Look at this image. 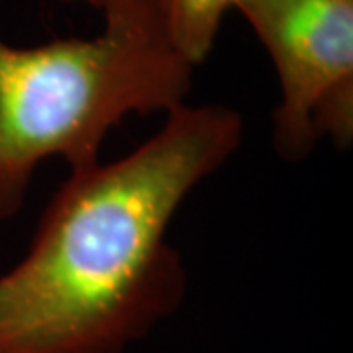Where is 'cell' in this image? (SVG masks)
Returning a JSON list of instances; mask_svg holds the SVG:
<instances>
[{
	"label": "cell",
	"instance_id": "3957f363",
	"mask_svg": "<svg viewBox=\"0 0 353 353\" xmlns=\"http://www.w3.org/2000/svg\"><path fill=\"white\" fill-rule=\"evenodd\" d=\"M269 53L281 85L273 141L301 161L324 138L353 139V0H232Z\"/></svg>",
	"mask_w": 353,
	"mask_h": 353
},
{
	"label": "cell",
	"instance_id": "5b68a950",
	"mask_svg": "<svg viewBox=\"0 0 353 353\" xmlns=\"http://www.w3.org/2000/svg\"><path fill=\"white\" fill-rule=\"evenodd\" d=\"M59 2H85L88 6H94L97 8V0H59Z\"/></svg>",
	"mask_w": 353,
	"mask_h": 353
},
{
	"label": "cell",
	"instance_id": "277c9868",
	"mask_svg": "<svg viewBox=\"0 0 353 353\" xmlns=\"http://www.w3.org/2000/svg\"><path fill=\"white\" fill-rule=\"evenodd\" d=\"M176 48L192 67L206 61L232 0H157Z\"/></svg>",
	"mask_w": 353,
	"mask_h": 353
},
{
	"label": "cell",
	"instance_id": "7a4b0ae2",
	"mask_svg": "<svg viewBox=\"0 0 353 353\" xmlns=\"http://www.w3.org/2000/svg\"><path fill=\"white\" fill-rule=\"evenodd\" d=\"M94 38L12 48L0 39V220L12 218L41 161L71 173L101 163L102 141L130 114L185 104L194 67L157 0H97Z\"/></svg>",
	"mask_w": 353,
	"mask_h": 353
},
{
	"label": "cell",
	"instance_id": "6da1fadb",
	"mask_svg": "<svg viewBox=\"0 0 353 353\" xmlns=\"http://www.w3.org/2000/svg\"><path fill=\"white\" fill-rule=\"evenodd\" d=\"M241 138L238 110L181 104L126 157L71 173L0 277V353H126L175 314L189 279L167 228Z\"/></svg>",
	"mask_w": 353,
	"mask_h": 353
}]
</instances>
